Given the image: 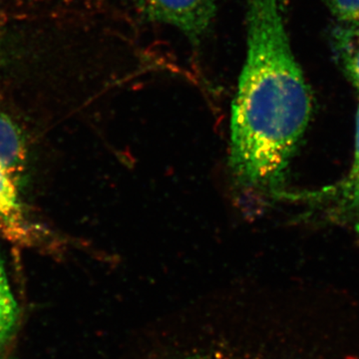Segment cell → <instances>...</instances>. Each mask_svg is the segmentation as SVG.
Returning a JSON list of instances; mask_svg holds the SVG:
<instances>
[{"label":"cell","mask_w":359,"mask_h":359,"mask_svg":"<svg viewBox=\"0 0 359 359\" xmlns=\"http://www.w3.org/2000/svg\"><path fill=\"white\" fill-rule=\"evenodd\" d=\"M139 13L154 22L173 26L193 43L211 27L218 0H131Z\"/></svg>","instance_id":"4"},{"label":"cell","mask_w":359,"mask_h":359,"mask_svg":"<svg viewBox=\"0 0 359 359\" xmlns=\"http://www.w3.org/2000/svg\"><path fill=\"white\" fill-rule=\"evenodd\" d=\"M355 120V143H354L355 145H354L353 162L349 173H355L359 171V102Z\"/></svg>","instance_id":"10"},{"label":"cell","mask_w":359,"mask_h":359,"mask_svg":"<svg viewBox=\"0 0 359 359\" xmlns=\"http://www.w3.org/2000/svg\"><path fill=\"white\" fill-rule=\"evenodd\" d=\"M328 4L337 20L359 27V0H328Z\"/></svg>","instance_id":"9"},{"label":"cell","mask_w":359,"mask_h":359,"mask_svg":"<svg viewBox=\"0 0 359 359\" xmlns=\"http://www.w3.org/2000/svg\"><path fill=\"white\" fill-rule=\"evenodd\" d=\"M285 200L306 205L320 222L359 229V171L318 190L289 192Z\"/></svg>","instance_id":"3"},{"label":"cell","mask_w":359,"mask_h":359,"mask_svg":"<svg viewBox=\"0 0 359 359\" xmlns=\"http://www.w3.org/2000/svg\"><path fill=\"white\" fill-rule=\"evenodd\" d=\"M18 320V302L14 299L2 264H0V348L11 339Z\"/></svg>","instance_id":"7"},{"label":"cell","mask_w":359,"mask_h":359,"mask_svg":"<svg viewBox=\"0 0 359 359\" xmlns=\"http://www.w3.org/2000/svg\"><path fill=\"white\" fill-rule=\"evenodd\" d=\"M175 359H359V344L306 339L276 344H200Z\"/></svg>","instance_id":"2"},{"label":"cell","mask_w":359,"mask_h":359,"mask_svg":"<svg viewBox=\"0 0 359 359\" xmlns=\"http://www.w3.org/2000/svg\"><path fill=\"white\" fill-rule=\"evenodd\" d=\"M247 55L231 105L230 166L241 195L283 200L287 166L313 113L282 0H248Z\"/></svg>","instance_id":"1"},{"label":"cell","mask_w":359,"mask_h":359,"mask_svg":"<svg viewBox=\"0 0 359 359\" xmlns=\"http://www.w3.org/2000/svg\"><path fill=\"white\" fill-rule=\"evenodd\" d=\"M0 264H2V262H1V259H0Z\"/></svg>","instance_id":"11"},{"label":"cell","mask_w":359,"mask_h":359,"mask_svg":"<svg viewBox=\"0 0 359 359\" xmlns=\"http://www.w3.org/2000/svg\"><path fill=\"white\" fill-rule=\"evenodd\" d=\"M25 141L15 123L0 112V167L18 184L25 170Z\"/></svg>","instance_id":"5"},{"label":"cell","mask_w":359,"mask_h":359,"mask_svg":"<svg viewBox=\"0 0 359 359\" xmlns=\"http://www.w3.org/2000/svg\"><path fill=\"white\" fill-rule=\"evenodd\" d=\"M18 184L0 167V223L13 233H23V214L18 199Z\"/></svg>","instance_id":"6"},{"label":"cell","mask_w":359,"mask_h":359,"mask_svg":"<svg viewBox=\"0 0 359 359\" xmlns=\"http://www.w3.org/2000/svg\"><path fill=\"white\" fill-rule=\"evenodd\" d=\"M339 50L342 65L354 86L359 90V27L351 26L340 33Z\"/></svg>","instance_id":"8"}]
</instances>
